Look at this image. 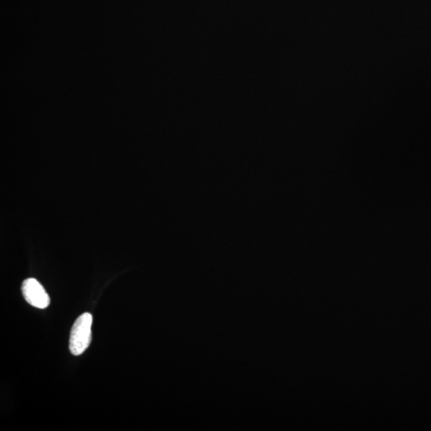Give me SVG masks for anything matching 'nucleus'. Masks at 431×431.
Instances as JSON below:
<instances>
[{
    "instance_id": "1",
    "label": "nucleus",
    "mask_w": 431,
    "mask_h": 431,
    "mask_svg": "<svg viewBox=\"0 0 431 431\" xmlns=\"http://www.w3.org/2000/svg\"><path fill=\"white\" fill-rule=\"evenodd\" d=\"M93 316L90 313H83L76 319L72 326L70 336V351L72 355L80 356L86 351L90 344L91 326H92Z\"/></svg>"
},
{
    "instance_id": "2",
    "label": "nucleus",
    "mask_w": 431,
    "mask_h": 431,
    "mask_svg": "<svg viewBox=\"0 0 431 431\" xmlns=\"http://www.w3.org/2000/svg\"><path fill=\"white\" fill-rule=\"evenodd\" d=\"M23 295L29 304L37 309H45L50 305V297L37 280H25L22 285Z\"/></svg>"
}]
</instances>
